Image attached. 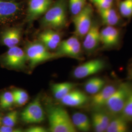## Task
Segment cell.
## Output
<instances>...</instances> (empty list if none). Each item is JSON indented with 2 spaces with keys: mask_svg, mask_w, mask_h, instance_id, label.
I'll return each instance as SVG.
<instances>
[{
  "mask_svg": "<svg viewBox=\"0 0 132 132\" xmlns=\"http://www.w3.org/2000/svg\"><path fill=\"white\" fill-rule=\"evenodd\" d=\"M67 0H56L44 14L41 24L45 28L53 29L65 27L67 23Z\"/></svg>",
  "mask_w": 132,
  "mask_h": 132,
  "instance_id": "6da1fadb",
  "label": "cell"
},
{
  "mask_svg": "<svg viewBox=\"0 0 132 132\" xmlns=\"http://www.w3.org/2000/svg\"><path fill=\"white\" fill-rule=\"evenodd\" d=\"M47 111L51 132H76L71 118L65 109L59 106H49Z\"/></svg>",
  "mask_w": 132,
  "mask_h": 132,
  "instance_id": "7a4b0ae2",
  "label": "cell"
},
{
  "mask_svg": "<svg viewBox=\"0 0 132 132\" xmlns=\"http://www.w3.org/2000/svg\"><path fill=\"white\" fill-rule=\"evenodd\" d=\"M24 51L31 68L58 56L57 53L50 52L41 42H29L26 45Z\"/></svg>",
  "mask_w": 132,
  "mask_h": 132,
  "instance_id": "3957f363",
  "label": "cell"
},
{
  "mask_svg": "<svg viewBox=\"0 0 132 132\" xmlns=\"http://www.w3.org/2000/svg\"><path fill=\"white\" fill-rule=\"evenodd\" d=\"M132 92L131 85L124 82L117 87L105 106L110 113L116 114L121 113L129 95Z\"/></svg>",
  "mask_w": 132,
  "mask_h": 132,
  "instance_id": "277c9868",
  "label": "cell"
},
{
  "mask_svg": "<svg viewBox=\"0 0 132 132\" xmlns=\"http://www.w3.org/2000/svg\"><path fill=\"white\" fill-rule=\"evenodd\" d=\"M94 9L92 5L88 4L79 13L72 16L75 35L83 39L89 30L94 21Z\"/></svg>",
  "mask_w": 132,
  "mask_h": 132,
  "instance_id": "5b68a950",
  "label": "cell"
},
{
  "mask_svg": "<svg viewBox=\"0 0 132 132\" xmlns=\"http://www.w3.org/2000/svg\"><path fill=\"white\" fill-rule=\"evenodd\" d=\"M21 3L15 1L0 0V23L6 24L15 21L22 14Z\"/></svg>",
  "mask_w": 132,
  "mask_h": 132,
  "instance_id": "8992f818",
  "label": "cell"
},
{
  "mask_svg": "<svg viewBox=\"0 0 132 132\" xmlns=\"http://www.w3.org/2000/svg\"><path fill=\"white\" fill-rule=\"evenodd\" d=\"M21 118L27 124L39 123L45 119L44 110L39 97L28 104L21 113Z\"/></svg>",
  "mask_w": 132,
  "mask_h": 132,
  "instance_id": "52a82bcc",
  "label": "cell"
},
{
  "mask_svg": "<svg viewBox=\"0 0 132 132\" xmlns=\"http://www.w3.org/2000/svg\"><path fill=\"white\" fill-rule=\"evenodd\" d=\"M5 66L13 69H22L28 61L25 51L17 46L10 47L3 57Z\"/></svg>",
  "mask_w": 132,
  "mask_h": 132,
  "instance_id": "ba28073f",
  "label": "cell"
},
{
  "mask_svg": "<svg viewBox=\"0 0 132 132\" xmlns=\"http://www.w3.org/2000/svg\"><path fill=\"white\" fill-rule=\"evenodd\" d=\"M101 24L99 18L94 19L90 28L83 38L82 47L86 52H93L101 45Z\"/></svg>",
  "mask_w": 132,
  "mask_h": 132,
  "instance_id": "9c48e42d",
  "label": "cell"
},
{
  "mask_svg": "<svg viewBox=\"0 0 132 132\" xmlns=\"http://www.w3.org/2000/svg\"><path fill=\"white\" fill-rule=\"evenodd\" d=\"M98 18L103 26L120 27L124 24L125 20L119 12L117 5L112 7L97 10Z\"/></svg>",
  "mask_w": 132,
  "mask_h": 132,
  "instance_id": "30bf717a",
  "label": "cell"
},
{
  "mask_svg": "<svg viewBox=\"0 0 132 132\" xmlns=\"http://www.w3.org/2000/svg\"><path fill=\"white\" fill-rule=\"evenodd\" d=\"M120 27L104 26L100 29V42L104 48L117 47L120 43L121 29Z\"/></svg>",
  "mask_w": 132,
  "mask_h": 132,
  "instance_id": "8fae6325",
  "label": "cell"
},
{
  "mask_svg": "<svg viewBox=\"0 0 132 132\" xmlns=\"http://www.w3.org/2000/svg\"><path fill=\"white\" fill-rule=\"evenodd\" d=\"M104 68L105 63L102 60L93 59L76 67L73 75L77 79H82L98 73L102 71Z\"/></svg>",
  "mask_w": 132,
  "mask_h": 132,
  "instance_id": "7c38bea8",
  "label": "cell"
},
{
  "mask_svg": "<svg viewBox=\"0 0 132 132\" xmlns=\"http://www.w3.org/2000/svg\"><path fill=\"white\" fill-rule=\"evenodd\" d=\"M52 0H29L26 20L31 23L44 15L53 3Z\"/></svg>",
  "mask_w": 132,
  "mask_h": 132,
  "instance_id": "4fadbf2b",
  "label": "cell"
},
{
  "mask_svg": "<svg viewBox=\"0 0 132 132\" xmlns=\"http://www.w3.org/2000/svg\"><path fill=\"white\" fill-rule=\"evenodd\" d=\"M116 88L117 87L113 85H105L98 92L93 95L91 102L92 106L95 108L105 107Z\"/></svg>",
  "mask_w": 132,
  "mask_h": 132,
  "instance_id": "5bb4252c",
  "label": "cell"
},
{
  "mask_svg": "<svg viewBox=\"0 0 132 132\" xmlns=\"http://www.w3.org/2000/svg\"><path fill=\"white\" fill-rule=\"evenodd\" d=\"M88 100L84 93L78 90H71L61 100L62 104L70 107H79L85 104Z\"/></svg>",
  "mask_w": 132,
  "mask_h": 132,
  "instance_id": "9a60e30c",
  "label": "cell"
},
{
  "mask_svg": "<svg viewBox=\"0 0 132 132\" xmlns=\"http://www.w3.org/2000/svg\"><path fill=\"white\" fill-rule=\"evenodd\" d=\"M21 28L18 27L5 29L1 33L2 43L9 48L16 46L21 40Z\"/></svg>",
  "mask_w": 132,
  "mask_h": 132,
  "instance_id": "2e32d148",
  "label": "cell"
},
{
  "mask_svg": "<svg viewBox=\"0 0 132 132\" xmlns=\"http://www.w3.org/2000/svg\"><path fill=\"white\" fill-rule=\"evenodd\" d=\"M39 39L48 50L56 48L61 41L60 34L51 28H48L40 33Z\"/></svg>",
  "mask_w": 132,
  "mask_h": 132,
  "instance_id": "e0dca14e",
  "label": "cell"
},
{
  "mask_svg": "<svg viewBox=\"0 0 132 132\" xmlns=\"http://www.w3.org/2000/svg\"><path fill=\"white\" fill-rule=\"evenodd\" d=\"M71 120L76 129L82 132L89 131L91 127L90 119L84 113L76 112L73 114Z\"/></svg>",
  "mask_w": 132,
  "mask_h": 132,
  "instance_id": "ac0fdd59",
  "label": "cell"
},
{
  "mask_svg": "<svg viewBox=\"0 0 132 132\" xmlns=\"http://www.w3.org/2000/svg\"><path fill=\"white\" fill-rule=\"evenodd\" d=\"M75 86V84L71 82L55 83L52 86V92L56 99L61 100L66 94L73 90Z\"/></svg>",
  "mask_w": 132,
  "mask_h": 132,
  "instance_id": "d6986e66",
  "label": "cell"
},
{
  "mask_svg": "<svg viewBox=\"0 0 132 132\" xmlns=\"http://www.w3.org/2000/svg\"><path fill=\"white\" fill-rule=\"evenodd\" d=\"M80 43L79 38L76 36H72L63 41H61L58 47L57 54L58 56L65 55L72 50L77 44Z\"/></svg>",
  "mask_w": 132,
  "mask_h": 132,
  "instance_id": "ffe728a7",
  "label": "cell"
},
{
  "mask_svg": "<svg viewBox=\"0 0 132 132\" xmlns=\"http://www.w3.org/2000/svg\"><path fill=\"white\" fill-rule=\"evenodd\" d=\"M127 130V120L122 117H118L111 119L106 132H125Z\"/></svg>",
  "mask_w": 132,
  "mask_h": 132,
  "instance_id": "44dd1931",
  "label": "cell"
},
{
  "mask_svg": "<svg viewBox=\"0 0 132 132\" xmlns=\"http://www.w3.org/2000/svg\"><path fill=\"white\" fill-rule=\"evenodd\" d=\"M105 85V81L100 77H93L88 80L85 84L86 92L89 94H96Z\"/></svg>",
  "mask_w": 132,
  "mask_h": 132,
  "instance_id": "7402d4cb",
  "label": "cell"
},
{
  "mask_svg": "<svg viewBox=\"0 0 132 132\" xmlns=\"http://www.w3.org/2000/svg\"><path fill=\"white\" fill-rule=\"evenodd\" d=\"M116 5L119 12L126 21L132 19V0H120Z\"/></svg>",
  "mask_w": 132,
  "mask_h": 132,
  "instance_id": "603a6c76",
  "label": "cell"
},
{
  "mask_svg": "<svg viewBox=\"0 0 132 132\" xmlns=\"http://www.w3.org/2000/svg\"><path fill=\"white\" fill-rule=\"evenodd\" d=\"M88 0H68V6L72 16L79 13L87 4Z\"/></svg>",
  "mask_w": 132,
  "mask_h": 132,
  "instance_id": "cb8c5ba5",
  "label": "cell"
},
{
  "mask_svg": "<svg viewBox=\"0 0 132 132\" xmlns=\"http://www.w3.org/2000/svg\"><path fill=\"white\" fill-rule=\"evenodd\" d=\"M14 104V95L12 92H5L0 95V107L1 108H10Z\"/></svg>",
  "mask_w": 132,
  "mask_h": 132,
  "instance_id": "d4e9b609",
  "label": "cell"
},
{
  "mask_svg": "<svg viewBox=\"0 0 132 132\" xmlns=\"http://www.w3.org/2000/svg\"><path fill=\"white\" fill-rule=\"evenodd\" d=\"M18 119V113L16 111H13L7 113L2 119L3 125L14 127Z\"/></svg>",
  "mask_w": 132,
  "mask_h": 132,
  "instance_id": "484cf974",
  "label": "cell"
},
{
  "mask_svg": "<svg viewBox=\"0 0 132 132\" xmlns=\"http://www.w3.org/2000/svg\"><path fill=\"white\" fill-rule=\"evenodd\" d=\"M96 10L107 9L117 5L116 0H88Z\"/></svg>",
  "mask_w": 132,
  "mask_h": 132,
  "instance_id": "4316f807",
  "label": "cell"
},
{
  "mask_svg": "<svg viewBox=\"0 0 132 132\" xmlns=\"http://www.w3.org/2000/svg\"><path fill=\"white\" fill-rule=\"evenodd\" d=\"M121 113L123 118L126 120H132V92L129 95Z\"/></svg>",
  "mask_w": 132,
  "mask_h": 132,
  "instance_id": "83f0119b",
  "label": "cell"
},
{
  "mask_svg": "<svg viewBox=\"0 0 132 132\" xmlns=\"http://www.w3.org/2000/svg\"><path fill=\"white\" fill-rule=\"evenodd\" d=\"M94 113L97 117V118L98 119L99 121L105 128L106 131V129L108 126L109 124L111 121V119L109 117L107 114L102 112H96Z\"/></svg>",
  "mask_w": 132,
  "mask_h": 132,
  "instance_id": "f1b7e54d",
  "label": "cell"
},
{
  "mask_svg": "<svg viewBox=\"0 0 132 132\" xmlns=\"http://www.w3.org/2000/svg\"><path fill=\"white\" fill-rule=\"evenodd\" d=\"M92 124L94 130L97 132H106L105 128L99 121L98 119L95 116L94 113L92 116Z\"/></svg>",
  "mask_w": 132,
  "mask_h": 132,
  "instance_id": "f546056e",
  "label": "cell"
},
{
  "mask_svg": "<svg viewBox=\"0 0 132 132\" xmlns=\"http://www.w3.org/2000/svg\"><path fill=\"white\" fill-rule=\"evenodd\" d=\"M13 94L15 96H19L24 99L28 100L29 97L28 94L25 90L21 89H16L12 91Z\"/></svg>",
  "mask_w": 132,
  "mask_h": 132,
  "instance_id": "4dcf8cb0",
  "label": "cell"
},
{
  "mask_svg": "<svg viewBox=\"0 0 132 132\" xmlns=\"http://www.w3.org/2000/svg\"><path fill=\"white\" fill-rule=\"evenodd\" d=\"M22 130L20 129L15 128L14 127H10L3 125L0 126V132H21Z\"/></svg>",
  "mask_w": 132,
  "mask_h": 132,
  "instance_id": "1f68e13d",
  "label": "cell"
},
{
  "mask_svg": "<svg viewBox=\"0 0 132 132\" xmlns=\"http://www.w3.org/2000/svg\"><path fill=\"white\" fill-rule=\"evenodd\" d=\"M27 132H46V129L40 126H32L25 130Z\"/></svg>",
  "mask_w": 132,
  "mask_h": 132,
  "instance_id": "d6a6232c",
  "label": "cell"
},
{
  "mask_svg": "<svg viewBox=\"0 0 132 132\" xmlns=\"http://www.w3.org/2000/svg\"><path fill=\"white\" fill-rule=\"evenodd\" d=\"M14 104H15L16 105L19 106H23L28 101L27 99H24V98H23L22 97H20L19 96H15V95H14Z\"/></svg>",
  "mask_w": 132,
  "mask_h": 132,
  "instance_id": "836d02e7",
  "label": "cell"
},
{
  "mask_svg": "<svg viewBox=\"0 0 132 132\" xmlns=\"http://www.w3.org/2000/svg\"><path fill=\"white\" fill-rule=\"evenodd\" d=\"M129 75L130 76L131 78H132V69L130 71V72H129Z\"/></svg>",
  "mask_w": 132,
  "mask_h": 132,
  "instance_id": "e575fe53",
  "label": "cell"
},
{
  "mask_svg": "<svg viewBox=\"0 0 132 132\" xmlns=\"http://www.w3.org/2000/svg\"><path fill=\"white\" fill-rule=\"evenodd\" d=\"M2 118L0 116V126H1V125L2 124Z\"/></svg>",
  "mask_w": 132,
  "mask_h": 132,
  "instance_id": "d590c367",
  "label": "cell"
},
{
  "mask_svg": "<svg viewBox=\"0 0 132 132\" xmlns=\"http://www.w3.org/2000/svg\"><path fill=\"white\" fill-rule=\"evenodd\" d=\"M119 1H120V0H116V4H117V3H118V2H119Z\"/></svg>",
  "mask_w": 132,
  "mask_h": 132,
  "instance_id": "8d00e7d4",
  "label": "cell"
},
{
  "mask_svg": "<svg viewBox=\"0 0 132 132\" xmlns=\"http://www.w3.org/2000/svg\"><path fill=\"white\" fill-rule=\"evenodd\" d=\"M5 1H14V0H5Z\"/></svg>",
  "mask_w": 132,
  "mask_h": 132,
  "instance_id": "74e56055",
  "label": "cell"
}]
</instances>
